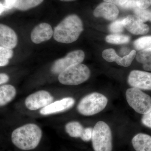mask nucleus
<instances>
[{"label":"nucleus","instance_id":"f257e3e1","mask_svg":"<svg viewBox=\"0 0 151 151\" xmlns=\"http://www.w3.org/2000/svg\"><path fill=\"white\" fill-rule=\"evenodd\" d=\"M42 137V131L33 124H26L14 130L12 141L17 147L23 150H30L37 147Z\"/></svg>","mask_w":151,"mask_h":151},{"label":"nucleus","instance_id":"f03ea898","mask_svg":"<svg viewBox=\"0 0 151 151\" xmlns=\"http://www.w3.org/2000/svg\"><path fill=\"white\" fill-rule=\"evenodd\" d=\"M83 30L81 19L76 15H70L55 28L53 37L58 42L72 43L78 40Z\"/></svg>","mask_w":151,"mask_h":151},{"label":"nucleus","instance_id":"7ed1b4c3","mask_svg":"<svg viewBox=\"0 0 151 151\" xmlns=\"http://www.w3.org/2000/svg\"><path fill=\"white\" fill-rule=\"evenodd\" d=\"M108 102V99L104 95L94 92L83 97L78 103L77 109L81 115L92 116L105 109Z\"/></svg>","mask_w":151,"mask_h":151},{"label":"nucleus","instance_id":"20e7f679","mask_svg":"<svg viewBox=\"0 0 151 151\" xmlns=\"http://www.w3.org/2000/svg\"><path fill=\"white\" fill-rule=\"evenodd\" d=\"M90 76L89 68L81 63L70 66L58 75L60 83L64 85H77L88 80Z\"/></svg>","mask_w":151,"mask_h":151},{"label":"nucleus","instance_id":"39448f33","mask_svg":"<svg viewBox=\"0 0 151 151\" xmlns=\"http://www.w3.org/2000/svg\"><path fill=\"white\" fill-rule=\"evenodd\" d=\"M92 141L94 151H112V133L108 124L102 121L95 124Z\"/></svg>","mask_w":151,"mask_h":151},{"label":"nucleus","instance_id":"423d86ee","mask_svg":"<svg viewBox=\"0 0 151 151\" xmlns=\"http://www.w3.org/2000/svg\"><path fill=\"white\" fill-rule=\"evenodd\" d=\"M129 105L137 113L145 115L151 110V97L137 88H129L126 93Z\"/></svg>","mask_w":151,"mask_h":151},{"label":"nucleus","instance_id":"0eeeda50","mask_svg":"<svg viewBox=\"0 0 151 151\" xmlns=\"http://www.w3.org/2000/svg\"><path fill=\"white\" fill-rule=\"evenodd\" d=\"M85 58V54L82 50H76L69 52L64 58L57 60L51 68L53 74H60L67 68L73 65L81 63Z\"/></svg>","mask_w":151,"mask_h":151},{"label":"nucleus","instance_id":"6e6552de","mask_svg":"<svg viewBox=\"0 0 151 151\" xmlns=\"http://www.w3.org/2000/svg\"><path fill=\"white\" fill-rule=\"evenodd\" d=\"M54 98L49 92L41 90L35 92L27 97L25 104L31 111H36L44 108L53 102Z\"/></svg>","mask_w":151,"mask_h":151},{"label":"nucleus","instance_id":"1a4fd4ad","mask_svg":"<svg viewBox=\"0 0 151 151\" xmlns=\"http://www.w3.org/2000/svg\"><path fill=\"white\" fill-rule=\"evenodd\" d=\"M128 82L130 86L134 88L151 90V73L132 70L128 77Z\"/></svg>","mask_w":151,"mask_h":151},{"label":"nucleus","instance_id":"9d476101","mask_svg":"<svg viewBox=\"0 0 151 151\" xmlns=\"http://www.w3.org/2000/svg\"><path fill=\"white\" fill-rule=\"evenodd\" d=\"M75 102V100L72 97H65L42 108L40 112L41 115L45 116L61 113L72 108Z\"/></svg>","mask_w":151,"mask_h":151},{"label":"nucleus","instance_id":"9b49d317","mask_svg":"<svg viewBox=\"0 0 151 151\" xmlns=\"http://www.w3.org/2000/svg\"><path fill=\"white\" fill-rule=\"evenodd\" d=\"M136 51L132 50L129 54L123 57H120L113 49L105 50L103 52V58L109 62H116L118 65L124 67H128L132 64V61L136 56Z\"/></svg>","mask_w":151,"mask_h":151},{"label":"nucleus","instance_id":"f8f14e48","mask_svg":"<svg viewBox=\"0 0 151 151\" xmlns=\"http://www.w3.org/2000/svg\"><path fill=\"white\" fill-rule=\"evenodd\" d=\"M124 27L133 34L144 35L149 32L150 28L135 15L128 16L123 19Z\"/></svg>","mask_w":151,"mask_h":151},{"label":"nucleus","instance_id":"ddd939ff","mask_svg":"<svg viewBox=\"0 0 151 151\" xmlns=\"http://www.w3.org/2000/svg\"><path fill=\"white\" fill-rule=\"evenodd\" d=\"M53 35V31L51 26L46 23H42L32 30L31 39L34 43L39 44L49 40Z\"/></svg>","mask_w":151,"mask_h":151},{"label":"nucleus","instance_id":"4468645a","mask_svg":"<svg viewBox=\"0 0 151 151\" xmlns=\"http://www.w3.org/2000/svg\"><path fill=\"white\" fill-rule=\"evenodd\" d=\"M119 10L115 5L111 3L103 2L94 9L93 15L96 17H103L108 20L113 21L118 16Z\"/></svg>","mask_w":151,"mask_h":151},{"label":"nucleus","instance_id":"2eb2a0df","mask_svg":"<svg viewBox=\"0 0 151 151\" xmlns=\"http://www.w3.org/2000/svg\"><path fill=\"white\" fill-rule=\"evenodd\" d=\"M18 37L13 29L0 24V46L13 49L17 46Z\"/></svg>","mask_w":151,"mask_h":151},{"label":"nucleus","instance_id":"dca6fc26","mask_svg":"<svg viewBox=\"0 0 151 151\" xmlns=\"http://www.w3.org/2000/svg\"><path fill=\"white\" fill-rule=\"evenodd\" d=\"M132 145L136 151H151V137L146 134H137L132 140Z\"/></svg>","mask_w":151,"mask_h":151},{"label":"nucleus","instance_id":"f3484780","mask_svg":"<svg viewBox=\"0 0 151 151\" xmlns=\"http://www.w3.org/2000/svg\"><path fill=\"white\" fill-rule=\"evenodd\" d=\"M14 86L6 84L0 86V107L4 106L13 100L16 95Z\"/></svg>","mask_w":151,"mask_h":151},{"label":"nucleus","instance_id":"a211bd4d","mask_svg":"<svg viewBox=\"0 0 151 151\" xmlns=\"http://www.w3.org/2000/svg\"><path fill=\"white\" fill-rule=\"evenodd\" d=\"M84 129L81 124L77 122H69L65 126V131L72 137L80 138Z\"/></svg>","mask_w":151,"mask_h":151},{"label":"nucleus","instance_id":"6ab92c4d","mask_svg":"<svg viewBox=\"0 0 151 151\" xmlns=\"http://www.w3.org/2000/svg\"><path fill=\"white\" fill-rule=\"evenodd\" d=\"M44 0H16L14 7L20 11H26L39 5Z\"/></svg>","mask_w":151,"mask_h":151},{"label":"nucleus","instance_id":"aec40b11","mask_svg":"<svg viewBox=\"0 0 151 151\" xmlns=\"http://www.w3.org/2000/svg\"><path fill=\"white\" fill-rule=\"evenodd\" d=\"M130 38L127 35H122L113 34L107 36L105 40L108 43L114 44H123L128 43L130 41Z\"/></svg>","mask_w":151,"mask_h":151},{"label":"nucleus","instance_id":"412c9836","mask_svg":"<svg viewBox=\"0 0 151 151\" xmlns=\"http://www.w3.org/2000/svg\"><path fill=\"white\" fill-rule=\"evenodd\" d=\"M134 46L138 50L151 48V36L143 37L134 42Z\"/></svg>","mask_w":151,"mask_h":151},{"label":"nucleus","instance_id":"4be33fe9","mask_svg":"<svg viewBox=\"0 0 151 151\" xmlns=\"http://www.w3.org/2000/svg\"><path fill=\"white\" fill-rule=\"evenodd\" d=\"M136 59L142 64H145L151 61V48L140 50L136 55Z\"/></svg>","mask_w":151,"mask_h":151},{"label":"nucleus","instance_id":"5701e85b","mask_svg":"<svg viewBox=\"0 0 151 151\" xmlns=\"http://www.w3.org/2000/svg\"><path fill=\"white\" fill-rule=\"evenodd\" d=\"M135 15L143 22L147 21L151 22V11L149 10L143 9L138 7L134 9Z\"/></svg>","mask_w":151,"mask_h":151},{"label":"nucleus","instance_id":"b1692460","mask_svg":"<svg viewBox=\"0 0 151 151\" xmlns=\"http://www.w3.org/2000/svg\"><path fill=\"white\" fill-rule=\"evenodd\" d=\"M123 19H118L113 22L109 25V29L113 33H120L124 31Z\"/></svg>","mask_w":151,"mask_h":151},{"label":"nucleus","instance_id":"393cba45","mask_svg":"<svg viewBox=\"0 0 151 151\" xmlns=\"http://www.w3.org/2000/svg\"><path fill=\"white\" fill-rule=\"evenodd\" d=\"M13 53L12 49L0 46V58L9 59L12 57Z\"/></svg>","mask_w":151,"mask_h":151},{"label":"nucleus","instance_id":"a878e982","mask_svg":"<svg viewBox=\"0 0 151 151\" xmlns=\"http://www.w3.org/2000/svg\"><path fill=\"white\" fill-rule=\"evenodd\" d=\"M93 130V129L91 127L84 129L80 137L81 139L84 142H89L92 140Z\"/></svg>","mask_w":151,"mask_h":151},{"label":"nucleus","instance_id":"bb28decb","mask_svg":"<svg viewBox=\"0 0 151 151\" xmlns=\"http://www.w3.org/2000/svg\"><path fill=\"white\" fill-rule=\"evenodd\" d=\"M122 8L124 9H132L137 7V0H128V1L123 4V5L120 6Z\"/></svg>","mask_w":151,"mask_h":151},{"label":"nucleus","instance_id":"cd10ccee","mask_svg":"<svg viewBox=\"0 0 151 151\" xmlns=\"http://www.w3.org/2000/svg\"><path fill=\"white\" fill-rule=\"evenodd\" d=\"M142 122L146 127L151 128V110L148 113L143 115Z\"/></svg>","mask_w":151,"mask_h":151},{"label":"nucleus","instance_id":"c85d7f7f","mask_svg":"<svg viewBox=\"0 0 151 151\" xmlns=\"http://www.w3.org/2000/svg\"><path fill=\"white\" fill-rule=\"evenodd\" d=\"M139 8L146 9L151 5V0H137Z\"/></svg>","mask_w":151,"mask_h":151},{"label":"nucleus","instance_id":"c756f323","mask_svg":"<svg viewBox=\"0 0 151 151\" xmlns=\"http://www.w3.org/2000/svg\"><path fill=\"white\" fill-rule=\"evenodd\" d=\"M128 0H104L105 2L111 3L115 5L121 6L125 4Z\"/></svg>","mask_w":151,"mask_h":151},{"label":"nucleus","instance_id":"7c9ffc66","mask_svg":"<svg viewBox=\"0 0 151 151\" xmlns=\"http://www.w3.org/2000/svg\"><path fill=\"white\" fill-rule=\"evenodd\" d=\"M16 0H5V6L6 9H10L14 7Z\"/></svg>","mask_w":151,"mask_h":151},{"label":"nucleus","instance_id":"2f4dec72","mask_svg":"<svg viewBox=\"0 0 151 151\" xmlns=\"http://www.w3.org/2000/svg\"><path fill=\"white\" fill-rule=\"evenodd\" d=\"M9 76L6 73H0V85L8 81Z\"/></svg>","mask_w":151,"mask_h":151},{"label":"nucleus","instance_id":"473e14b6","mask_svg":"<svg viewBox=\"0 0 151 151\" xmlns=\"http://www.w3.org/2000/svg\"><path fill=\"white\" fill-rule=\"evenodd\" d=\"M9 63V59L0 58V66H5L8 64Z\"/></svg>","mask_w":151,"mask_h":151},{"label":"nucleus","instance_id":"72a5a7b5","mask_svg":"<svg viewBox=\"0 0 151 151\" xmlns=\"http://www.w3.org/2000/svg\"><path fill=\"white\" fill-rule=\"evenodd\" d=\"M143 67L145 70L151 71V61L146 64H143Z\"/></svg>","mask_w":151,"mask_h":151},{"label":"nucleus","instance_id":"f704fd0d","mask_svg":"<svg viewBox=\"0 0 151 151\" xmlns=\"http://www.w3.org/2000/svg\"><path fill=\"white\" fill-rule=\"evenodd\" d=\"M6 10H7L6 9V7L4 5L2 4H0V14L3 12L4 11H5Z\"/></svg>","mask_w":151,"mask_h":151},{"label":"nucleus","instance_id":"c9c22d12","mask_svg":"<svg viewBox=\"0 0 151 151\" xmlns=\"http://www.w3.org/2000/svg\"><path fill=\"white\" fill-rule=\"evenodd\" d=\"M60 1H62L68 2L72 1H75V0H60Z\"/></svg>","mask_w":151,"mask_h":151}]
</instances>
